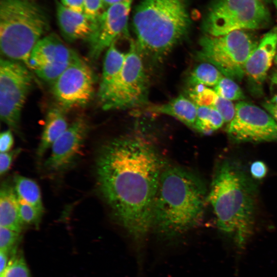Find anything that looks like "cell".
<instances>
[{"label":"cell","instance_id":"obj_1","mask_svg":"<svg viewBox=\"0 0 277 277\" xmlns=\"http://www.w3.org/2000/svg\"><path fill=\"white\" fill-rule=\"evenodd\" d=\"M163 168L155 149L127 135L104 145L96 161L99 190L117 222L134 239L152 228L153 209Z\"/></svg>","mask_w":277,"mask_h":277},{"label":"cell","instance_id":"obj_2","mask_svg":"<svg viewBox=\"0 0 277 277\" xmlns=\"http://www.w3.org/2000/svg\"><path fill=\"white\" fill-rule=\"evenodd\" d=\"M208 199L219 229L243 248L253 232L256 187L241 164L231 160L220 164Z\"/></svg>","mask_w":277,"mask_h":277},{"label":"cell","instance_id":"obj_3","mask_svg":"<svg viewBox=\"0 0 277 277\" xmlns=\"http://www.w3.org/2000/svg\"><path fill=\"white\" fill-rule=\"evenodd\" d=\"M196 174L177 166L163 169L153 209L152 228L168 236L183 233L203 216L206 192Z\"/></svg>","mask_w":277,"mask_h":277},{"label":"cell","instance_id":"obj_4","mask_svg":"<svg viewBox=\"0 0 277 277\" xmlns=\"http://www.w3.org/2000/svg\"><path fill=\"white\" fill-rule=\"evenodd\" d=\"M190 26L186 0H141L133 16L137 47L144 57L155 61L184 38Z\"/></svg>","mask_w":277,"mask_h":277},{"label":"cell","instance_id":"obj_5","mask_svg":"<svg viewBox=\"0 0 277 277\" xmlns=\"http://www.w3.org/2000/svg\"><path fill=\"white\" fill-rule=\"evenodd\" d=\"M48 27L45 12L32 0H1L0 48L5 58L28 67L32 51Z\"/></svg>","mask_w":277,"mask_h":277},{"label":"cell","instance_id":"obj_6","mask_svg":"<svg viewBox=\"0 0 277 277\" xmlns=\"http://www.w3.org/2000/svg\"><path fill=\"white\" fill-rule=\"evenodd\" d=\"M143 59L135 42H131L120 73L108 87L98 91L104 110L130 109L146 104L149 80Z\"/></svg>","mask_w":277,"mask_h":277},{"label":"cell","instance_id":"obj_7","mask_svg":"<svg viewBox=\"0 0 277 277\" xmlns=\"http://www.w3.org/2000/svg\"><path fill=\"white\" fill-rule=\"evenodd\" d=\"M248 31L235 30L217 36L206 34L200 39L197 57L214 65L225 77L241 81L245 75L246 61L259 44Z\"/></svg>","mask_w":277,"mask_h":277},{"label":"cell","instance_id":"obj_8","mask_svg":"<svg viewBox=\"0 0 277 277\" xmlns=\"http://www.w3.org/2000/svg\"><path fill=\"white\" fill-rule=\"evenodd\" d=\"M270 13L261 0H214L203 24L206 35L217 36L235 30L265 28Z\"/></svg>","mask_w":277,"mask_h":277},{"label":"cell","instance_id":"obj_9","mask_svg":"<svg viewBox=\"0 0 277 277\" xmlns=\"http://www.w3.org/2000/svg\"><path fill=\"white\" fill-rule=\"evenodd\" d=\"M24 64L1 58L0 61V115L10 129L21 135V113L33 78Z\"/></svg>","mask_w":277,"mask_h":277},{"label":"cell","instance_id":"obj_10","mask_svg":"<svg viewBox=\"0 0 277 277\" xmlns=\"http://www.w3.org/2000/svg\"><path fill=\"white\" fill-rule=\"evenodd\" d=\"M235 107L234 116L227 128L231 140L238 143L277 141V122L269 113L245 101Z\"/></svg>","mask_w":277,"mask_h":277},{"label":"cell","instance_id":"obj_11","mask_svg":"<svg viewBox=\"0 0 277 277\" xmlns=\"http://www.w3.org/2000/svg\"><path fill=\"white\" fill-rule=\"evenodd\" d=\"M94 81L91 68L78 57L52 84L58 106L66 111L87 105L93 96Z\"/></svg>","mask_w":277,"mask_h":277},{"label":"cell","instance_id":"obj_12","mask_svg":"<svg viewBox=\"0 0 277 277\" xmlns=\"http://www.w3.org/2000/svg\"><path fill=\"white\" fill-rule=\"evenodd\" d=\"M80 56L57 35L43 37L31 53L28 68L44 81L52 84Z\"/></svg>","mask_w":277,"mask_h":277},{"label":"cell","instance_id":"obj_13","mask_svg":"<svg viewBox=\"0 0 277 277\" xmlns=\"http://www.w3.org/2000/svg\"><path fill=\"white\" fill-rule=\"evenodd\" d=\"M132 0H125L113 4L103 12L88 40L89 56L97 60L122 35H127L129 13Z\"/></svg>","mask_w":277,"mask_h":277},{"label":"cell","instance_id":"obj_14","mask_svg":"<svg viewBox=\"0 0 277 277\" xmlns=\"http://www.w3.org/2000/svg\"><path fill=\"white\" fill-rule=\"evenodd\" d=\"M88 122L78 117L69 125L66 131L54 142L45 168L58 172L69 167L80 154L89 131Z\"/></svg>","mask_w":277,"mask_h":277},{"label":"cell","instance_id":"obj_15","mask_svg":"<svg viewBox=\"0 0 277 277\" xmlns=\"http://www.w3.org/2000/svg\"><path fill=\"white\" fill-rule=\"evenodd\" d=\"M277 51V27L266 33L246 61L247 76L253 91L261 90Z\"/></svg>","mask_w":277,"mask_h":277},{"label":"cell","instance_id":"obj_16","mask_svg":"<svg viewBox=\"0 0 277 277\" xmlns=\"http://www.w3.org/2000/svg\"><path fill=\"white\" fill-rule=\"evenodd\" d=\"M56 18L61 32L64 38L73 42L90 38L95 24L84 13L73 11L59 2H56Z\"/></svg>","mask_w":277,"mask_h":277},{"label":"cell","instance_id":"obj_17","mask_svg":"<svg viewBox=\"0 0 277 277\" xmlns=\"http://www.w3.org/2000/svg\"><path fill=\"white\" fill-rule=\"evenodd\" d=\"M0 225L19 233L22 231L24 226L14 188L6 182L1 184L0 189Z\"/></svg>","mask_w":277,"mask_h":277},{"label":"cell","instance_id":"obj_18","mask_svg":"<svg viewBox=\"0 0 277 277\" xmlns=\"http://www.w3.org/2000/svg\"><path fill=\"white\" fill-rule=\"evenodd\" d=\"M148 109L151 112L170 115L191 128H195L197 106L190 99L182 94L166 103L150 106Z\"/></svg>","mask_w":277,"mask_h":277},{"label":"cell","instance_id":"obj_19","mask_svg":"<svg viewBox=\"0 0 277 277\" xmlns=\"http://www.w3.org/2000/svg\"><path fill=\"white\" fill-rule=\"evenodd\" d=\"M65 112V110L60 106L51 108L47 112L40 143L37 150L38 157H42L68 127Z\"/></svg>","mask_w":277,"mask_h":277},{"label":"cell","instance_id":"obj_20","mask_svg":"<svg viewBox=\"0 0 277 277\" xmlns=\"http://www.w3.org/2000/svg\"><path fill=\"white\" fill-rule=\"evenodd\" d=\"M115 43L106 50L98 91L106 89L114 81L124 64L126 53L120 51Z\"/></svg>","mask_w":277,"mask_h":277},{"label":"cell","instance_id":"obj_21","mask_svg":"<svg viewBox=\"0 0 277 277\" xmlns=\"http://www.w3.org/2000/svg\"><path fill=\"white\" fill-rule=\"evenodd\" d=\"M14 190L18 199L44 211L41 191L37 184L31 179L16 175Z\"/></svg>","mask_w":277,"mask_h":277},{"label":"cell","instance_id":"obj_22","mask_svg":"<svg viewBox=\"0 0 277 277\" xmlns=\"http://www.w3.org/2000/svg\"><path fill=\"white\" fill-rule=\"evenodd\" d=\"M222 73L212 64L204 62L196 67L188 77L191 87L198 85L215 87L223 77Z\"/></svg>","mask_w":277,"mask_h":277},{"label":"cell","instance_id":"obj_23","mask_svg":"<svg viewBox=\"0 0 277 277\" xmlns=\"http://www.w3.org/2000/svg\"><path fill=\"white\" fill-rule=\"evenodd\" d=\"M194 129L202 133H210L221 128L224 123L221 114L214 108L197 106Z\"/></svg>","mask_w":277,"mask_h":277},{"label":"cell","instance_id":"obj_24","mask_svg":"<svg viewBox=\"0 0 277 277\" xmlns=\"http://www.w3.org/2000/svg\"><path fill=\"white\" fill-rule=\"evenodd\" d=\"M216 93L230 101L242 100L245 95L240 86L233 80L223 77L214 87Z\"/></svg>","mask_w":277,"mask_h":277},{"label":"cell","instance_id":"obj_25","mask_svg":"<svg viewBox=\"0 0 277 277\" xmlns=\"http://www.w3.org/2000/svg\"><path fill=\"white\" fill-rule=\"evenodd\" d=\"M1 277H31L29 269L23 254L16 252L11 256L5 271Z\"/></svg>","mask_w":277,"mask_h":277},{"label":"cell","instance_id":"obj_26","mask_svg":"<svg viewBox=\"0 0 277 277\" xmlns=\"http://www.w3.org/2000/svg\"><path fill=\"white\" fill-rule=\"evenodd\" d=\"M189 92L190 99L197 106L213 107L217 94L213 89L203 85H196Z\"/></svg>","mask_w":277,"mask_h":277},{"label":"cell","instance_id":"obj_27","mask_svg":"<svg viewBox=\"0 0 277 277\" xmlns=\"http://www.w3.org/2000/svg\"><path fill=\"white\" fill-rule=\"evenodd\" d=\"M21 233L0 226V249L11 256L17 252Z\"/></svg>","mask_w":277,"mask_h":277},{"label":"cell","instance_id":"obj_28","mask_svg":"<svg viewBox=\"0 0 277 277\" xmlns=\"http://www.w3.org/2000/svg\"><path fill=\"white\" fill-rule=\"evenodd\" d=\"M19 213L23 223L38 227L41 222L43 211L18 199Z\"/></svg>","mask_w":277,"mask_h":277},{"label":"cell","instance_id":"obj_29","mask_svg":"<svg viewBox=\"0 0 277 277\" xmlns=\"http://www.w3.org/2000/svg\"><path fill=\"white\" fill-rule=\"evenodd\" d=\"M213 108L221 114L224 123H230L233 118L235 113V107L231 101L217 95Z\"/></svg>","mask_w":277,"mask_h":277},{"label":"cell","instance_id":"obj_30","mask_svg":"<svg viewBox=\"0 0 277 277\" xmlns=\"http://www.w3.org/2000/svg\"><path fill=\"white\" fill-rule=\"evenodd\" d=\"M104 9L102 0H84V14L95 25Z\"/></svg>","mask_w":277,"mask_h":277},{"label":"cell","instance_id":"obj_31","mask_svg":"<svg viewBox=\"0 0 277 277\" xmlns=\"http://www.w3.org/2000/svg\"><path fill=\"white\" fill-rule=\"evenodd\" d=\"M19 148L9 151L7 152L1 153L0 154V174H5L9 169L12 162L21 152Z\"/></svg>","mask_w":277,"mask_h":277},{"label":"cell","instance_id":"obj_32","mask_svg":"<svg viewBox=\"0 0 277 277\" xmlns=\"http://www.w3.org/2000/svg\"><path fill=\"white\" fill-rule=\"evenodd\" d=\"M13 137L12 130L4 131L0 135L1 153L7 152L10 150L13 145Z\"/></svg>","mask_w":277,"mask_h":277},{"label":"cell","instance_id":"obj_33","mask_svg":"<svg viewBox=\"0 0 277 277\" xmlns=\"http://www.w3.org/2000/svg\"><path fill=\"white\" fill-rule=\"evenodd\" d=\"M267 172L266 164L260 161H255L250 166V173L256 179H261L265 176Z\"/></svg>","mask_w":277,"mask_h":277},{"label":"cell","instance_id":"obj_34","mask_svg":"<svg viewBox=\"0 0 277 277\" xmlns=\"http://www.w3.org/2000/svg\"><path fill=\"white\" fill-rule=\"evenodd\" d=\"M62 4L77 13L84 12V0H61Z\"/></svg>","mask_w":277,"mask_h":277},{"label":"cell","instance_id":"obj_35","mask_svg":"<svg viewBox=\"0 0 277 277\" xmlns=\"http://www.w3.org/2000/svg\"><path fill=\"white\" fill-rule=\"evenodd\" d=\"M270 89L271 98L269 101L277 105V71L272 73L270 77Z\"/></svg>","mask_w":277,"mask_h":277},{"label":"cell","instance_id":"obj_36","mask_svg":"<svg viewBox=\"0 0 277 277\" xmlns=\"http://www.w3.org/2000/svg\"><path fill=\"white\" fill-rule=\"evenodd\" d=\"M263 107L269 113L277 122V105L274 104L269 101L263 103Z\"/></svg>","mask_w":277,"mask_h":277},{"label":"cell","instance_id":"obj_37","mask_svg":"<svg viewBox=\"0 0 277 277\" xmlns=\"http://www.w3.org/2000/svg\"><path fill=\"white\" fill-rule=\"evenodd\" d=\"M8 253L0 251V274L5 271L8 265Z\"/></svg>","mask_w":277,"mask_h":277},{"label":"cell","instance_id":"obj_38","mask_svg":"<svg viewBox=\"0 0 277 277\" xmlns=\"http://www.w3.org/2000/svg\"><path fill=\"white\" fill-rule=\"evenodd\" d=\"M124 1L125 0H102L104 9H107L108 7L113 4Z\"/></svg>","mask_w":277,"mask_h":277},{"label":"cell","instance_id":"obj_39","mask_svg":"<svg viewBox=\"0 0 277 277\" xmlns=\"http://www.w3.org/2000/svg\"><path fill=\"white\" fill-rule=\"evenodd\" d=\"M274 64L277 68V52H276V54L275 55V58H274Z\"/></svg>","mask_w":277,"mask_h":277},{"label":"cell","instance_id":"obj_40","mask_svg":"<svg viewBox=\"0 0 277 277\" xmlns=\"http://www.w3.org/2000/svg\"><path fill=\"white\" fill-rule=\"evenodd\" d=\"M273 2L277 9V0H273Z\"/></svg>","mask_w":277,"mask_h":277},{"label":"cell","instance_id":"obj_41","mask_svg":"<svg viewBox=\"0 0 277 277\" xmlns=\"http://www.w3.org/2000/svg\"><path fill=\"white\" fill-rule=\"evenodd\" d=\"M261 1H262V2H267L269 1L270 0H261Z\"/></svg>","mask_w":277,"mask_h":277}]
</instances>
